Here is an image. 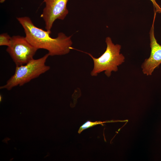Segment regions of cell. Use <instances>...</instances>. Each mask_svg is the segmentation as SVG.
Masks as SVG:
<instances>
[{
	"mask_svg": "<svg viewBox=\"0 0 161 161\" xmlns=\"http://www.w3.org/2000/svg\"><path fill=\"white\" fill-rule=\"evenodd\" d=\"M17 19L24 29L28 41L38 49L47 50L49 56L65 55L72 49V36H67L60 32L57 37L53 38L50 36L51 32L36 27L29 17H20Z\"/></svg>",
	"mask_w": 161,
	"mask_h": 161,
	"instance_id": "obj_1",
	"label": "cell"
},
{
	"mask_svg": "<svg viewBox=\"0 0 161 161\" xmlns=\"http://www.w3.org/2000/svg\"><path fill=\"white\" fill-rule=\"evenodd\" d=\"M49 55L47 53L38 59H32L26 64L16 66L14 74L0 87V89L11 90L18 86H21L39 76L50 69L45 63Z\"/></svg>",
	"mask_w": 161,
	"mask_h": 161,
	"instance_id": "obj_2",
	"label": "cell"
},
{
	"mask_svg": "<svg viewBox=\"0 0 161 161\" xmlns=\"http://www.w3.org/2000/svg\"><path fill=\"white\" fill-rule=\"evenodd\" d=\"M105 42L106 50L99 58H95L91 54L85 52L93 61L94 67L91 72L92 76H96L98 74L104 71L106 75L109 77L112 72L117 71L118 66L125 61V57L120 53L121 46L114 44L109 37L106 38Z\"/></svg>",
	"mask_w": 161,
	"mask_h": 161,
	"instance_id": "obj_3",
	"label": "cell"
},
{
	"mask_svg": "<svg viewBox=\"0 0 161 161\" xmlns=\"http://www.w3.org/2000/svg\"><path fill=\"white\" fill-rule=\"evenodd\" d=\"M38 49L30 44L25 37L14 35L11 37L6 51L17 66L25 64L33 59Z\"/></svg>",
	"mask_w": 161,
	"mask_h": 161,
	"instance_id": "obj_4",
	"label": "cell"
},
{
	"mask_svg": "<svg viewBox=\"0 0 161 161\" xmlns=\"http://www.w3.org/2000/svg\"><path fill=\"white\" fill-rule=\"evenodd\" d=\"M69 0H44L45 6L41 15L45 23V28L51 30L55 20H64L69 13L67 4Z\"/></svg>",
	"mask_w": 161,
	"mask_h": 161,
	"instance_id": "obj_5",
	"label": "cell"
},
{
	"mask_svg": "<svg viewBox=\"0 0 161 161\" xmlns=\"http://www.w3.org/2000/svg\"><path fill=\"white\" fill-rule=\"evenodd\" d=\"M156 14L154 12L153 21L149 32L150 55L148 58L145 59L141 66L143 73L147 76L151 75L154 69L161 64V45L158 43L154 33Z\"/></svg>",
	"mask_w": 161,
	"mask_h": 161,
	"instance_id": "obj_6",
	"label": "cell"
},
{
	"mask_svg": "<svg viewBox=\"0 0 161 161\" xmlns=\"http://www.w3.org/2000/svg\"><path fill=\"white\" fill-rule=\"evenodd\" d=\"M110 122H114L113 121H106L102 122L100 121H96L95 122H92L90 121H87L85 122L79 128L78 133L80 134L84 130L86 129L93 127L96 125L102 124L104 123Z\"/></svg>",
	"mask_w": 161,
	"mask_h": 161,
	"instance_id": "obj_7",
	"label": "cell"
},
{
	"mask_svg": "<svg viewBox=\"0 0 161 161\" xmlns=\"http://www.w3.org/2000/svg\"><path fill=\"white\" fill-rule=\"evenodd\" d=\"M11 37L7 33L1 34L0 35V46H8L11 40Z\"/></svg>",
	"mask_w": 161,
	"mask_h": 161,
	"instance_id": "obj_8",
	"label": "cell"
},
{
	"mask_svg": "<svg viewBox=\"0 0 161 161\" xmlns=\"http://www.w3.org/2000/svg\"><path fill=\"white\" fill-rule=\"evenodd\" d=\"M152 3L154 9V12L161 13V6L159 5L155 0H150Z\"/></svg>",
	"mask_w": 161,
	"mask_h": 161,
	"instance_id": "obj_9",
	"label": "cell"
}]
</instances>
